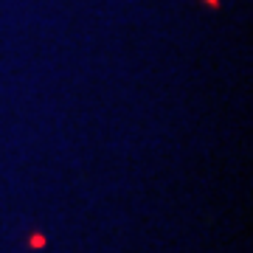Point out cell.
I'll use <instances>...</instances> for the list:
<instances>
[{"mask_svg": "<svg viewBox=\"0 0 253 253\" xmlns=\"http://www.w3.org/2000/svg\"><path fill=\"white\" fill-rule=\"evenodd\" d=\"M28 245H31V248H42V245H45V236H42V234H34L31 239H28Z\"/></svg>", "mask_w": 253, "mask_h": 253, "instance_id": "1", "label": "cell"}, {"mask_svg": "<svg viewBox=\"0 0 253 253\" xmlns=\"http://www.w3.org/2000/svg\"><path fill=\"white\" fill-rule=\"evenodd\" d=\"M206 3H208V6H214V9L219 6V0H206Z\"/></svg>", "mask_w": 253, "mask_h": 253, "instance_id": "2", "label": "cell"}]
</instances>
